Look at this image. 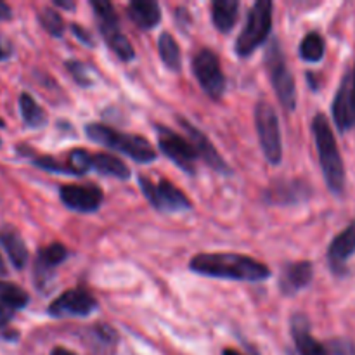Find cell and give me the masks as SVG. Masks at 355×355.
Here are the masks:
<instances>
[{"label": "cell", "mask_w": 355, "mask_h": 355, "mask_svg": "<svg viewBox=\"0 0 355 355\" xmlns=\"http://www.w3.org/2000/svg\"><path fill=\"white\" fill-rule=\"evenodd\" d=\"M59 198L62 205L69 210L90 214L97 211L103 205V191L97 186H78V184H66L59 189Z\"/></svg>", "instance_id": "cell-12"}, {"label": "cell", "mask_w": 355, "mask_h": 355, "mask_svg": "<svg viewBox=\"0 0 355 355\" xmlns=\"http://www.w3.org/2000/svg\"><path fill=\"white\" fill-rule=\"evenodd\" d=\"M326 44L324 38L318 33V31H311L305 35L300 42V58L307 62H318L321 61L324 55Z\"/></svg>", "instance_id": "cell-27"}, {"label": "cell", "mask_w": 355, "mask_h": 355, "mask_svg": "<svg viewBox=\"0 0 355 355\" xmlns=\"http://www.w3.org/2000/svg\"><path fill=\"white\" fill-rule=\"evenodd\" d=\"M189 269L201 276L250 283H259L270 277V269L266 263L238 253H200L191 259Z\"/></svg>", "instance_id": "cell-1"}, {"label": "cell", "mask_w": 355, "mask_h": 355, "mask_svg": "<svg viewBox=\"0 0 355 355\" xmlns=\"http://www.w3.org/2000/svg\"><path fill=\"white\" fill-rule=\"evenodd\" d=\"M19 113L23 118V123L30 128H42L47 125L49 118L47 113L44 111V107L35 101V97L31 94L23 92L19 96Z\"/></svg>", "instance_id": "cell-23"}, {"label": "cell", "mask_w": 355, "mask_h": 355, "mask_svg": "<svg viewBox=\"0 0 355 355\" xmlns=\"http://www.w3.org/2000/svg\"><path fill=\"white\" fill-rule=\"evenodd\" d=\"M71 33L75 35V37L78 38V40L82 42V44H85V45H89V47H92V37H90V33L85 30V28H82V26H78V24H76V23H73L71 24Z\"/></svg>", "instance_id": "cell-35"}, {"label": "cell", "mask_w": 355, "mask_h": 355, "mask_svg": "<svg viewBox=\"0 0 355 355\" xmlns=\"http://www.w3.org/2000/svg\"><path fill=\"white\" fill-rule=\"evenodd\" d=\"M326 350L331 355H355V343L345 338L331 340L328 347H326Z\"/></svg>", "instance_id": "cell-33"}, {"label": "cell", "mask_w": 355, "mask_h": 355, "mask_svg": "<svg viewBox=\"0 0 355 355\" xmlns=\"http://www.w3.org/2000/svg\"><path fill=\"white\" fill-rule=\"evenodd\" d=\"M156 132H158V146L163 155L172 159L184 172L194 173V163L200 156H198L196 149L193 148L189 139L180 137L179 134H175L170 128L162 127V125L156 127Z\"/></svg>", "instance_id": "cell-9"}, {"label": "cell", "mask_w": 355, "mask_h": 355, "mask_svg": "<svg viewBox=\"0 0 355 355\" xmlns=\"http://www.w3.org/2000/svg\"><path fill=\"white\" fill-rule=\"evenodd\" d=\"M9 19H12V9H10L9 3L0 0V21H9Z\"/></svg>", "instance_id": "cell-37"}, {"label": "cell", "mask_w": 355, "mask_h": 355, "mask_svg": "<svg viewBox=\"0 0 355 355\" xmlns=\"http://www.w3.org/2000/svg\"><path fill=\"white\" fill-rule=\"evenodd\" d=\"M179 121L182 123V128L186 130L187 137H189V142L193 144V148L196 149L198 156H200V158L203 159V162L207 163L211 170H215L217 173L231 175L232 173L231 166H229L227 163H225V159L218 155L217 149H215V146L210 142V139H208L207 135L200 130V128H196L193 123H189L187 120H184V118H179Z\"/></svg>", "instance_id": "cell-13"}, {"label": "cell", "mask_w": 355, "mask_h": 355, "mask_svg": "<svg viewBox=\"0 0 355 355\" xmlns=\"http://www.w3.org/2000/svg\"><path fill=\"white\" fill-rule=\"evenodd\" d=\"M291 335H293L298 355H329L326 347L311 335V328H309V321L305 315H293Z\"/></svg>", "instance_id": "cell-19"}, {"label": "cell", "mask_w": 355, "mask_h": 355, "mask_svg": "<svg viewBox=\"0 0 355 355\" xmlns=\"http://www.w3.org/2000/svg\"><path fill=\"white\" fill-rule=\"evenodd\" d=\"M312 134H314L319 163H321L322 175L328 184V189L335 193L336 196H340L345 189V168H343V159L340 156V149L335 135H333L331 125L322 113H318L312 120Z\"/></svg>", "instance_id": "cell-2"}, {"label": "cell", "mask_w": 355, "mask_h": 355, "mask_svg": "<svg viewBox=\"0 0 355 355\" xmlns=\"http://www.w3.org/2000/svg\"><path fill=\"white\" fill-rule=\"evenodd\" d=\"M139 186H141L142 194L148 198V201L156 210L182 211L193 208L189 198L170 180L162 179L158 184H153L148 177L139 175Z\"/></svg>", "instance_id": "cell-7"}, {"label": "cell", "mask_w": 355, "mask_h": 355, "mask_svg": "<svg viewBox=\"0 0 355 355\" xmlns=\"http://www.w3.org/2000/svg\"><path fill=\"white\" fill-rule=\"evenodd\" d=\"M266 68L281 106L286 111H293L297 107V85H295L293 73L288 68L286 58L277 40H274L267 49Z\"/></svg>", "instance_id": "cell-5"}, {"label": "cell", "mask_w": 355, "mask_h": 355, "mask_svg": "<svg viewBox=\"0 0 355 355\" xmlns=\"http://www.w3.org/2000/svg\"><path fill=\"white\" fill-rule=\"evenodd\" d=\"M38 21H40L42 28H44L51 37L61 38L62 35H64V19H62V16L54 9V7H44V9L38 12Z\"/></svg>", "instance_id": "cell-28"}, {"label": "cell", "mask_w": 355, "mask_h": 355, "mask_svg": "<svg viewBox=\"0 0 355 355\" xmlns=\"http://www.w3.org/2000/svg\"><path fill=\"white\" fill-rule=\"evenodd\" d=\"M158 51L159 58H162L163 64L172 71H180L182 68V55H180V47L175 42V38L170 33H162L158 40Z\"/></svg>", "instance_id": "cell-25"}, {"label": "cell", "mask_w": 355, "mask_h": 355, "mask_svg": "<svg viewBox=\"0 0 355 355\" xmlns=\"http://www.w3.org/2000/svg\"><path fill=\"white\" fill-rule=\"evenodd\" d=\"M7 272H9V270H7V266L6 262H3L2 255H0V277H6Z\"/></svg>", "instance_id": "cell-41"}, {"label": "cell", "mask_w": 355, "mask_h": 355, "mask_svg": "<svg viewBox=\"0 0 355 355\" xmlns=\"http://www.w3.org/2000/svg\"><path fill=\"white\" fill-rule=\"evenodd\" d=\"M128 17L141 30H153L162 21V9L155 0H134L128 3Z\"/></svg>", "instance_id": "cell-21"}, {"label": "cell", "mask_w": 355, "mask_h": 355, "mask_svg": "<svg viewBox=\"0 0 355 355\" xmlns=\"http://www.w3.org/2000/svg\"><path fill=\"white\" fill-rule=\"evenodd\" d=\"M54 7H61V9L73 10L75 9V2H66V0H54Z\"/></svg>", "instance_id": "cell-39"}, {"label": "cell", "mask_w": 355, "mask_h": 355, "mask_svg": "<svg viewBox=\"0 0 355 355\" xmlns=\"http://www.w3.org/2000/svg\"><path fill=\"white\" fill-rule=\"evenodd\" d=\"M66 69H68V73L71 75V78L75 80L78 85H82V87L92 85V76L89 75L87 68L80 61H68L66 62Z\"/></svg>", "instance_id": "cell-30"}, {"label": "cell", "mask_w": 355, "mask_h": 355, "mask_svg": "<svg viewBox=\"0 0 355 355\" xmlns=\"http://www.w3.org/2000/svg\"><path fill=\"white\" fill-rule=\"evenodd\" d=\"M314 277V267L311 262L286 263L279 277V288L284 295H297L307 288Z\"/></svg>", "instance_id": "cell-18"}, {"label": "cell", "mask_w": 355, "mask_h": 355, "mask_svg": "<svg viewBox=\"0 0 355 355\" xmlns=\"http://www.w3.org/2000/svg\"><path fill=\"white\" fill-rule=\"evenodd\" d=\"M6 127V123H3V120H0V128H3Z\"/></svg>", "instance_id": "cell-43"}, {"label": "cell", "mask_w": 355, "mask_h": 355, "mask_svg": "<svg viewBox=\"0 0 355 355\" xmlns=\"http://www.w3.org/2000/svg\"><path fill=\"white\" fill-rule=\"evenodd\" d=\"M68 259V248L61 243H52L45 248L38 250L35 259V281L37 286H44L45 281L52 279V270Z\"/></svg>", "instance_id": "cell-16"}, {"label": "cell", "mask_w": 355, "mask_h": 355, "mask_svg": "<svg viewBox=\"0 0 355 355\" xmlns=\"http://www.w3.org/2000/svg\"><path fill=\"white\" fill-rule=\"evenodd\" d=\"M90 6H92L94 12H96L97 23H101V21H116L118 19V14H116V10H114L113 3L104 2V0H92V2H90Z\"/></svg>", "instance_id": "cell-31"}, {"label": "cell", "mask_w": 355, "mask_h": 355, "mask_svg": "<svg viewBox=\"0 0 355 355\" xmlns=\"http://www.w3.org/2000/svg\"><path fill=\"white\" fill-rule=\"evenodd\" d=\"M85 134L90 141L106 146L113 151L123 153L125 156L137 163H151L156 159L153 146L141 135L123 134V132L114 130L103 123H89L85 127Z\"/></svg>", "instance_id": "cell-3"}, {"label": "cell", "mask_w": 355, "mask_h": 355, "mask_svg": "<svg viewBox=\"0 0 355 355\" xmlns=\"http://www.w3.org/2000/svg\"><path fill=\"white\" fill-rule=\"evenodd\" d=\"M239 16L238 0H215L211 3V21L222 33H229L234 28Z\"/></svg>", "instance_id": "cell-22"}, {"label": "cell", "mask_w": 355, "mask_h": 355, "mask_svg": "<svg viewBox=\"0 0 355 355\" xmlns=\"http://www.w3.org/2000/svg\"><path fill=\"white\" fill-rule=\"evenodd\" d=\"M14 312H16V311H12V309L0 305V329H3L7 324H9L10 321H12Z\"/></svg>", "instance_id": "cell-36"}, {"label": "cell", "mask_w": 355, "mask_h": 355, "mask_svg": "<svg viewBox=\"0 0 355 355\" xmlns=\"http://www.w3.org/2000/svg\"><path fill=\"white\" fill-rule=\"evenodd\" d=\"M99 24V31L103 35L104 42L107 44V47L121 59V61L128 62L134 61L135 58V51L132 47V44L128 42V38L121 33L120 30V19L116 21H101Z\"/></svg>", "instance_id": "cell-20"}, {"label": "cell", "mask_w": 355, "mask_h": 355, "mask_svg": "<svg viewBox=\"0 0 355 355\" xmlns=\"http://www.w3.org/2000/svg\"><path fill=\"white\" fill-rule=\"evenodd\" d=\"M222 355H243V354H239L238 350H234V349H224Z\"/></svg>", "instance_id": "cell-42"}, {"label": "cell", "mask_w": 355, "mask_h": 355, "mask_svg": "<svg viewBox=\"0 0 355 355\" xmlns=\"http://www.w3.org/2000/svg\"><path fill=\"white\" fill-rule=\"evenodd\" d=\"M312 194L311 186L302 180L274 182L266 191V201L270 205H297L309 200Z\"/></svg>", "instance_id": "cell-15"}, {"label": "cell", "mask_w": 355, "mask_h": 355, "mask_svg": "<svg viewBox=\"0 0 355 355\" xmlns=\"http://www.w3.org/2000/svg\"><path fill=\"white\" fill-rule=\"evenodd\" d=\"M255 127L259 134L260 148L270 165H279L283 159V142H281L279 118L267 101H259L255 107Z\"/></svg>", "instance_id": "cell-6"}, {"label": "cell", "mask_w": 355, "mask_h": 355, "mask_svg": "<svg viewBox=\"0 0 355 355\" xmlns=\"http://www.w3.org/2000/svg\"><path fill=\"white\" fill-rule=\"evenodd\" d=\"M0 338L7 340V342H17L19 340V331H16V329H3L0 333Z\"/></svg>", "instance_id": "cell-38"}, {"label": "cell", "mask_w": 355, "mask_h": 355, "mask_svg": "<svg viewBox=\"0 0 355 355\" xmlns=\"http://www.w3.org/2000/svg\"><path fill=\"white\" fill-rule=\"evenodd\" d=\"M51 355H76V354L68 349H62V347H55V349L51 352Z\"/></svg>", "instance_id": "cell-40"}, {"label": "cell", "mask_w": 355, "mask_h": 355, "mask_svg": "<svg viewBox=\"0 0 355 355\" xmlns=\"http://www.w3.org/2000/svg\"><path fill=\"white\" fill-rule=\"evenodd\" d=\"M92 331H94L92 333L94 338H96L97 342L103 343L104 347H113L114 343H116L118 335H116V331H114L113 328H110V326L97 324V326H94Z\"/></svg>", "instance_id": "cell-32"}, {"label": "cell", "mask_w": 355, "mask_h": 355, "mask_svg": "<svg viewBox=\"0 0 355 355\" xmlns=\"http://www.w3.org/2000/svg\"><path fill=\"white\" fill-rule=\"evenodd\" d=\"M0 246L6 252L7 259L12 263L16 270H23L26 267L30 253H28L26 243L16 227L9 224L0 225Z\"/></svg>", "instance_id": "cell-17"}, {"label": "cell", "mask_w": 355, "mask_h": 355, "mask_svg": "<svg viewBox=\"0 0 355 355\" xmlns=\"http://www.w3.org/2000/svg\"><path fill=\"white\" fill-rule=\"evenodd\" d=\"M0 148H2V139H0Z\"/></svg>", "instance_id": "cell-44"}, {"label": "cell", "mask_w": 355, "mask_h": 355, "mask_svg": "<svg viewBox=\"0 0 355 355\" xmlns=\"http://www.w3.org/2000/svg\"><path fill=\"white\" fill-rule=\"evenodd\" d=\"M272 9L274 3L270 0H257L253 3L236 42V54L239 58H248L260 45L266 44L272 30Z\"/></svg>", "instance_id": "cell-4"}, {"label": "cell", "mask_w": 355, "mask_h": 355, "mask_svg": "<svg viewBox=\"0 0 355 355\" xmlns=\"http://www.w3.org/2000/svg\"><path fill=\"white\" fill-rule=\"evenodd\" d=\"M14 55V45L7 37L0 35V62L9 61Z\"/></svg>", "instance_id": "cell-34"}, {"label": "cell", "mask_w": 355, "mask_h": 355, "mask_svg": "<svg viewBox=\"0 0 355 355\" xmlns=\"http://www.w3.org/2000/svg\"><path fill=\"white\" fill-rule=\"evenodd\" d=\"M193 71L201 89L214 101H218L225 92V76L222 73L220 62L210 49H203L193 59Z\"/></svg>", "instance_id": "cell-8"}, {"label": "cell", "mask_w": 355, "mask_h": 355, "mask_svg": "<svg viewBox=\"0 0 355 355\" xmlns=\"http://www.w3.org/2000/svg\"><path fill=\"white\" fill-rule=\"evenodd\" d=\"M30 304V295L17 284L0 279V305L12 311H23Z\"/></svg>", "instance_id": "cell-26"}, {"label": "cell", "mask_w": 355, "mask_h": 355, "mask_svg": "<svg viewBox=\"0 0 355 355\" xmlns=\"http://www.w3.org/2000/svg\"><path fill=\"white\" fill-rule=\"evenodd\" d=\"M66 163L71 168L73 175H85L94 168V156L85 149H71L66 156Z\"/></svg>", "instance_id": "cell-29"}, {"label": "cell", "mask_w": 355, "mask_h": 355, "mask_svg": "<svg viewBox=\"0 0 355 355\" xmlns=\"http://www.w3.org/2000/svg\"><path fill=\"white\" fill-rule=\"evenodd\" d=\"M97 311V300L83 288L68 290L55 298L47 309L51 318H87Z\"/></svg>", "instance_id": "cell-10"}, {"label": "cell", "mask_w": 355, "mask_h": 355, "mask_svg": "<svg viewBox=\"0 0 355 355\" xmlns=\"http://www.w3.org/2000/svg\"><path fill=\"white\" fill-rule=\"evenodd\" d=\"M355 253V220L340 232L328 248V263L336 276L347 272V262Z\"/></svg>", "instance_id": "cell-14"}, {"label": "cell", "mask_w": 355, "mask_h": 355, "mask_svg": "<svg viewBox=\"0 0 355 355\" xmlns=\"http://www.w3.org/2000/svg\"><path fill=\"white\" fill-rule=\"evenodd\" d=\"M333 120L340 132H347L355 127V64L342 80L335 101H333Z\"/></svg>", "instance_id": "cell-11"}, {"label": "cell", "mask_w": 355, "mask_h": 355, "mask_svg": "<svg viewBox=\"0 0 355 355\" xmlns=\"http://www.w3.org/2000/svg\"><path fill=\"white\" fill-rule=\"evenodd\" d=\"M94 170L97 173H101V175L114 177V179L120 180L130 179V170H128V166L120 158H116L114 155H110V153H97V155H94Z\"/></svg>", "instance_id": "cell-24"}]
</instances>
